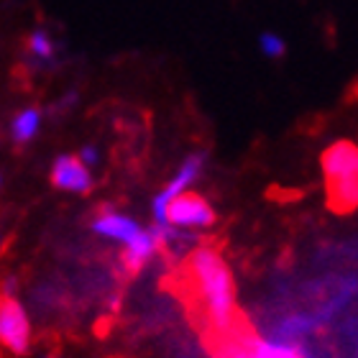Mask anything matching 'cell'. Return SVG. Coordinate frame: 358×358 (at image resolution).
I'll use <instances>...</instances> for the list:
<instances>
[{
  "label": "cell",
  "instance_id": "obj_1",
  "mask_svg": "<svg viewBox=\"0 0 358 358\" xmlns=\"http://www.w3.org/2000/svg\"><path fill=\"white\" fill-rule=\"evenodd\" d=\"M187 274L208 322L228 333L236 322V279L225 256L213 246H197L187 256Z\"/></svg>",
  "mask_w": 358,
  "mask_h": 358
},
{
  "label": "cell",
  "instance_id": "obj_2",
  "mask_svg": "<svg viewBox=\"0 0 358 358\" xmlns=\"http://www.w3.org/2000/svg\"><path fill=\"white\" fill-rule=\"evenodd\" d=\"M205 164H208V154H205V151H192V154H187V157L182 159V164L174 169L169 182H166V185L154 194V200H151V217H154V223H166L169 205L177 200L179 194L189 192V189L197 185V179L205 172Z\"/></svg>",
  "mask_w": 358,
  "mask_h": 358
},
{
  "label": "cell",
  "instance_id": "obj_3",
  "mask_svg": "<svg viewBox=\"0 0 358 358\" xmlns=\"http://www.w3.org/2000/svg\"><path fill=\"white\" fill-rule=\"evenodd\" d=\"M34 343V328L26 307L15 297H6L0 302V348L23 356Z\"/></svg>",
  "mask_w": 358,
  "mask_h": 358
},
{
  "label": "cell",
  "instance_id": "obj_4",
  "mask_svg": "<svg viewBox=\"0 0 358 358\" xmlns=\"http://www.w3.org/2000/svg\"><path fill=\"white\" fill-rule=\"evenodd\" d=\"M220 358H313V353L302 343H284L268 336H246L231 341Z\"/></svg>",
  "mask_w": 358,
  "mask_h": 358
},
{
  "label": "cell",
  "instance_id": "obj_5",
  "mask_svg": "<svg viewBox=\"0 0 358 358\" xmlns=\"http://www.w3.org/2000/svg\"><path fill=\"white\" fill-rule=\"evenodd\" d=\"M166 223L177 225L182 231L200 233V231H210V228L217 223V213H215V208L210 205V200H205L202 194L189 189V192L179 194L177 200L169 205Z\"/></svg>",
  "mask_w": 358,
  "mask_h": 358
},
{
  "label": "cell",
  "instance_id": "obj_6",
  "mask_svg": "<svg viewBox=\"0 0 358 358\" xmlns=\"http://www.w3.org/2000/svg\"><path fill=\"white\" fill-rule=\"evenodd\" d=\"M52 185L62 192L87 194L95 185V177H92V169L77 154H62L52 164Z\"/></svg>",
  "mask_w": 358,
  "mask_h": 358
},
{
  "label": "cell",
  "instance_id": "obj_7",
  "mask_svg": "<svg viewBox=\"0 0 358 358\" xmlns=\"http://www.w3.org/2000/svg\"><path fill=\"white\" fill-rule=\"evenodd\" d=\"M141 231H143V225L138 223L134 215L120 213V210L108 208L92 217V233L105 241H110V243H118L120 248H126L131 241L138 238Z\"/></svg>",
  "mask_w": 358,
  "mask_h": 358
},
{
  "label": "cell",
  "instance_id": "obj_8",
  "mask_svg": "<svg viewBox=\"0 0 358 358\" xmlns=\"http://www.w3.org/2000/svg\"><path fill=\"white\" fill-rule=\"evenodd\" d=\"M320 172L325 182L343 179L358 174V143L353 141H333L320 154Z\"/></svg>",
  "mask_w": 358,
  "mask_h": 358
},
{
  "label": "cell",
  "instance_id": "obj_9",
  "mask_svg": "<svg viewBox=\"0 0 358 358\" xmlns=\"http://www.w3.org/2000/svg\"><path fill=\"white\" fill-rule=\"evenodd\" d=\"M317 328H320V317H317V315L287 313L274 320L268 338H276V341H284V343H302V341H307Z\"/></svg>",
  "mask_w": 358,
  "mask_h": 358
},
{
  "label": "cell",
  "instance_id": "obj_10",
  "mask_svg": "<svg viewBox=\"0 0 358 358\" xmlns=\"http://www.w3.org/2000/svg\"><path fill=\"white\" fill-rule=\"evenodd\" d=\"M159 248H162V238H159L157 228L154 225L143 228L141 236L123 248V268H126L128 274H138L159 254Z\"/></svg>",
  "mask_w": 358,
  "mask_h": 358
},
{
  "label": "cell",
  "instance_id": "obj_11",
  "mask_svg": "<svg viewBox=\"0 0 358 358\" xmlns=\"http://www.w3.org/2000/svg\"><path fill=\"white\" fill-rule=\"evenodd\" d=\"M325 192H328L330 210H336V213H353V210H358V174L325 182Z\"/></svg>",
  "mask_w": 358,
  "mask_h": 358
},
{
  "label": "cell",
  "instance_id": "obj_12",
  "mask_svg": "<svg viewBox=\"0 0 358 358\" xmlns=\"http://www.w3.org/2000/svg\"><path fill=\"white\" fill-rule=\"evenodd\" d=\"M44 123V113L36 105H26L10 118V138L13 143H31L36 138V134L41 131Z\"/></svg>",
  "mask_w": 358,
  "mask_h": 358
},
{
  "label": "cell",
  "instance_id": "obj_13",
  "mask_svg": "<svg viewBox=\"0 0 358 358\" xmlns=\"http://www.w3.org/2000/svg\"><path fill=\"white\" fill-rule=\"evenodd\" d=\"M26 49H29L31 62L38 64V67H49V64H54V59H57V44H54V38L49 36L44 29L31 31L29 41H26Z\"/></svg>",
  "mask_w": 358,
  "mask_h": 358
},
{
  "label": "cell",
  "instance_id": "obj_14",
  "mask_svg": "<svg viewBox=\"0 0 358 358\" xmlns=\"http://www.w3.org/2000/svg\"><path fill=\"white\" fill-rule=\"evenodd\" d=\"M256 46H259V54H262L264 59L268 62H282L289 52V44H287V38L279 34V31H262L259 36H256Z\"/></svg>",
  "mask_w": 358,
  "mask_h": 358
},
{
  "label": "cell",
  "instance_id": "obj_15",
  "mask_svg": "<svg viewBox=\"0 0 358 358\" xmlns=\"http://www.w3.org/2000/svg\"><path fill=\"white\" fill-rule=\"evenodd\" d=\"M77 157L83 159L85 164H87V166H90V169H92V166H95V164H97V162H100V149H97L95 143H85L83 149L77 151Z\"/></svg>",
  "mask_w": 358,
  "mask_h": 358
},
{
  "label": "cell",
  "instance_id": "obj_16",
  "mask_svg": "<svg viewBox=\"0 0 358 358\" xmlns=\"http://www.w3.org/2000/svg\"><path fill=\"white\" fill-rule=\"evenodd\" d=\"M44 358H62V356H57V353H54V356H44Z\"/></svg>",
  "mask_w": 358,
  "mask_h": 358
},
{
  "label": "cell",
  "instance_id": "obj_17",
  "mask_svg": "<svg viewBox=\"0 0 358 358\" xmlns=\"http://www.w3.org/2000/svg\"><path fill=\"white\" fill-rule=\"evenodd\" d=\"M0 246H3V231H0Z\"/></svg>",
  "mask_w": 358,
  "mask_h": 358
},
{
  "label": "cell",
  "instance_id": "obj_18",
  "mask_svg": "<svg viewBox=\"0 0 358 358\" xmlns=\"http://www.w3.org/2000/svg\"><path fill=\"white\" fill-rule=\"evenodd\" d=\"M0 187H3V179H0Z\"/></svg>",
  "mask_w": 358,
  "mask_h": 358
}]
</instances>
